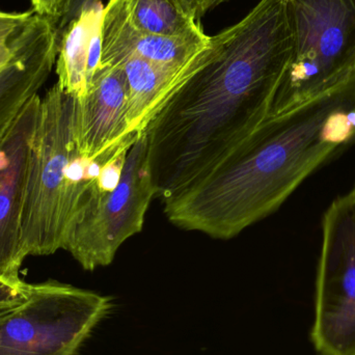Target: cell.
Segmentation results:
<instances>
[{"mask_svg":"<svg viewBox=\"0 0 355 355\" xmlns=\"http://www.w3.org/2000/svg\"><path fill=\"white\" fill-rule=\"evenodd\" d=\"M354 189L355 190V186H354Z\"/></svg>","mask_w":355,"mask_h":355,"instance_id":"cell-21","label":"cell"},{"mask_svg":"<svg viewBox=\"0 0 355 355\" xmlns=\"http://www.w3.org/2000/svg\"><path fill=\"white\" fill-rule=\"evenodd\" d=\"M58 29L33 14L8 62L0 67V146L25 106L47 83L55 67Z\"/></svg>","mask_w":355,"mask_h":355,"instance_id":"cell-9","label":"cell"},{"mask_svg":"<svg viewBox=\"0 0 355 355\" xmlns=\"http://www.w3.org/2000/svg\"><path fill=\"white\" fill-rule=\"evenodd\" d=\"M292 54L287 0H260L210 37L193 73L146 130L162 202L210 174L266 120Z\"/></svg>","mask_w":355,"mask_h":355,"instance_id":"cell-1","label":"cell"},{"mask_svg":"<svg viewBox=\"0 0 355 355\" xmlns=\"http://www.w3.org/2000/svg\"><path fill=\"white\" fill-rule=\"evenodd\" d=\"M71 0H31L33 14L47 19L58 28L64 18Z\"/></svg>","mask_w":355,"mask_h":355,"instance_id":"cell-16","label":"cell"},{"mask_svg":"<svg viewBox=\"0 0 355 355\" xmlns=\"http://www.w3.org/2000/svg\"><path fill=\"white\" fill-rule=\"evenodd\" d=\"M188 10L198 22L209 12L223 3L225 0H183Z\"/></svg>","mask_w":355,"mask_h":355,"instance_id":"cell-19","label":"cell"},{"mask_svg":"<svg viewBox=\"0 0 355 355\" xmlns=\"http://www.w3.org/2000/svg\"><path fill=\"white\" fill-rule=\"evenodd\" d=\"M18 306V304H17ZM17 306H0V315L4 314V313L8 312V311L12 310V308Z\"/></svg>","mask_w":355,"mask_h":355,"instance_id":"cell-20","label":"cell"},{"mask_svg":"<svg viewBox=\"0 0 355 355\" xmlns=\"http://www.w3.org/2000/svg\"><path fill=\"white\" fill-rule=\"evenodd\" d=\"M127 96L124 71L118 66L101 64L87 95L76 99L75 141L83 157L96 159L130 137L127 135Z\"/></svg>","mask_w":355,"mask_h":355,"instance_id":"cell-10","label":"cell"},{"mask_svg":"<svg viewBox=\"0 0 355 355\" xmlns=\"http://www.w3.org/2000/svg\"><path fill=\"white\" fill-rule=\"evenodd\" d=\"M33 15V10L24 12L0 10V67L12 55L19 35Z\"/></svg>","mask_w":355,"mask_h":355,"instance_id":"cell-15","label":"cell"},{"mask_svg":"<svg viewBox=\"0 0 355 355\" xmlns=\"http://www.w3.org/2000/svg\"><path fill=\"white\" fill-rule=\"evenodd\" d=\"M99 2H101V0H71L64 18L62 19L60 24H58V35H60V31H62L73 19L76 18L85 8L94 6V4L99 3Z\"/></svg>","mask_w":355,"mask_h":355,"instance_id":"cell-18","label":"cell"},{"mask_svg":"<svg viewBox=\"0 0 355 355\" xmlns=\"http://www.w3.org/2000/svg\"><path fill=\"white\" fill-rule=\"evenodd\" d=\"M311 339L320 355H355L354 189L323 216Z\"/></svg>","mask_w":355,"mask_h":355,"instance_id":"cell-7","label":"cell"},{"mask_svg":"<svg viewBox=\"0 0 355 355\" xmlns=\"http://www.w3.org/2000/svg\"><path fill=\"white\" fill-rule=\"evenodd\" d=\"M76 99L52 85L40 101L21 216L25 256L66 250L77 219L91 200L110 149L96 159L79 154L75 141Z\"/></svg>","mask_w":355,"mask_h":355,"instance_id":"cell-3","label":"cell"},{"mask_svg":"<svg viewBox=\"0 0 355 355\" xmlns=\"http://www.w3.org/2000/svg\"><path fill=\"white\" fill-rule=\"evenodd\" d=\"M29 284L14 282L0 277V306H10L24 302L28 293Z\"/></svg>","mask_w":355,"mask_h":355,"instance_id":"cell-17","label":"cell"},{"mask_svg":"<svg viewBox=\"0 0 355 355\" xmlns=\"http://www.w3.org/2000/svg\"><path fill=\"white\" fill-rule=\"evenodd\" d=\"M112 306L68 284H29L24 302L0 315V355H76Z\"/></svg>","mask_w":355,"mask_h":355,"instance_id":"cell-5","label":"cell"},{"mask_svg":"<svg viewBox=\"0 0 355 355\" xmlns=\"http://www.w3.org/2000/svg\"><path fill=\"white\" fill-rule=\"evenodd\" d=\"M41 96L28 102L0 146V277H19L26 256L21 244V216L31 145Z\"/></svg>","mask_w":355,"mask_h":355,"instance_id":"cell-8","label":"cell"},{"mask_svg":"<svg viewBox=\"0 0 355 355\" xmlns=\"http://www.w3.org/2000/svg\"><path fill=\"white\" fill-rule=\"evenodd\" d=\"M293 54L270 112L296 107L355 71V0H287Z\"/></svg>","mask_w":355,"mask_h":355,"instance_id":"cell-4","label":"cell"},{"mask_svg":"<svg viewBox=\"0 0 355 355\" xmlns=\"http://www.w3.org/2000/svg\"><path fill=\"white\" fill-rule=\"evenodd\" d=\"M198 53L183 67L164 66L139 58H125L114 64L124 71L127 79V135L146 132L193 73Z\"/></svg>","mask_w":355,"mask_h":355,"instance_id":"cell-12","label":"cell"},{"mask_svg":"<svg viewBox=\"0 0 355 355\" xmlns=\"http://www.w3.org/2000/svg\"><path fill=\"white\" fill-rule=\"evenodd\" d=\"M354 144L355 71L296 107L269 112L220 166L164 200V214L180 229L232 239Z\"/></svg>","mask_w":355,"mask_h":355,"instance_id":"cell-2","label":"cell"},{"mask_svg":"<svg viewBox=\"0 0 355 355\" xmlns=\"http://www.w3.org/2000/svg\"><path fill=\"white\" fill-rule=\"evenodd\" d=\"M127 16L144 33L180 39L208 37L183 0H124Z\"/></svg>","mask_w":355,"mask_h":355,"instance_id":"cell-14","label":"cell"},{"mask_svg":"<svg viewBox=\"0 0 355 355\" xmlns=\"http://www.w3.org/2000/svg\"><path fill=\"white\" fill-rule=\"evenodd\" d=\"M102 2L85 8L60 33L55 72L58 87L75 99L87 95L101 67Z\"/></svg>","mask_w":355,"mask_h":355,"instance_id":"cell-13","label":"cell"},{"mask_svg":"<svg viewBox=\"0 0 355 355\" xmlns=\"http://www.w3.org/2000/svg\"><path fill=\"white\" fill-rule=\"evenodd\" d=\"M101 64L114 66L125 58H139L164 66L183 67L208 44L204 39L150 35L133 26L124 0H110L102 15Z\"/></svg>","mask_w":355,"mask_h":355,"instance_id":"cell-11","label":"cell"},{"mask_svg":"<svg viewBox=\"0 0 355 355\" xmlns=\"http://www.w3.org/2000/svg\"><path fill=\"white\" fill-rule=\"evenodd\" d=\"M154 196H157V189L150 162L149 141L144 132L129 149L116 189L99 192L95 185L64 250L85 270L112 264L119 248L129 238L141 233Z\"/></svg>","mask_w":355,"mask_h":355,"instance_id":"cell-6","label":"cell"}]
</instances>
